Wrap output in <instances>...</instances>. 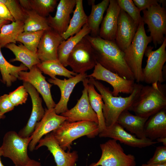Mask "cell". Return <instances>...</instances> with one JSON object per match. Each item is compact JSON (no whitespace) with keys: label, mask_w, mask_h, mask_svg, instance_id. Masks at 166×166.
Listing matches in <instances>:
<instances>
[{"label":"cell","mask_w":166,"mask_h":166,"mask_svg":"<svg viewBox=\"0 0 166 166\" xmlns=\"http://www.w3.org/2000/svg\"><path fill=\"white\" fill-rule=\"evenodd\" d=\"M32 139V135L23 137L14 131L7 132L4 135L1 146L2 156L10 159L15 166L26 164L30 159L27 150Z\"/></svg>","instance_id":"cell-6"},{"label":"cell","mask_w":166,"mask_h":166,"mask_svg":"<svg viewBox=\"0 0 166 166\" xmlns=\"http://www.w3.org/2000/svg\"><path fill=\"white\" fill-rule=\"evenodd\" d=\"M148 118L134 115L128 110L123 111L118 117L117 121L119 124L138 138L145 139L144 131L145 124Z\"/></svg>","instance_id":"cell-24"},{"label":"cell","mask_w":166,"mask_h":166,"mask_svg":"<svg viewBox=\"0 0 166 166\" xmlns=\"http://www.w3.org/2000/svg\"><path fill=\"white\" fill-rule=\"evenodd\" d=\"M24 86L30 96L32 104L31 113L26 125L18 133L21 136L28 137L32 134L36 124L43 117L45 113L42 104V100L39 93L30 83L23 82Z\"/></svg>","instance_id":"cell-17"},{"label":"cell","mask_w":166,"mask_h":166,"mask_svg":"<svg viewBox=\"0 0 166 166\" xmlns=\"http://www.w3.org/2000/svg\"><path fill=\"white\" fill-rule=\"evenodd\" d=\"M88 96L90 105L97 115L99 132L105 129L106 126L102 112L103 101L101 95L96 90L94 86L88 82Z\"/></svg>","instance_id":"cell-32"},{"label":"cell","mask_w":166,"mask_h":166,"mask_svg":"<svg viewBox=\"0 0 166 166\" xmlns=\"http://www.w3.org/2000/svg\"><path fill=\"white\" fill-rule=\"evenodd\" d=\"M68 66L77 73H84L94 68L97 61L93 49L85 37L76 45L68 58Z\"/></svg>","instance_id":"cell-9"},{"label":"cell","mask_w":166,"mask_h":166,"mask_svg":"<svg viewBox=\"0 0 166 166\" xmlns=\"http://www.w3.org/2000/svg\"><path fill=\"white\" fill-rule=\"evenodd\" d=\"M63 40L60 34L52 29L45 30L37 49L38 56L41 62L58 60V47Z\"/></svg>","instance_id":"cell-19"},{"label":"cell","mask_w":166,"mask_h":166,"mask_svg":"<svg viewBox=\"0 0 166 166\" xmlns=\"http://www.w3.org/2000/svg\"><path fill=\"white\" fill-rule=\"evenodd\" d=\"M87 75L85 73L78 74L68 79L61 80L56 77L54 79L50 78L48 80L49 83L58 86L61 91L60 99L54 108L57 114H61L68 109V103L74 87L78 83L87 78Z\"/></svg>","instance_id":"cell-21"},{"label":"cell","mask_w":166,"mask_h":166,"mask_svg":"<svg viewBox=\"0 0 166 166\" xmlns=\"http://www.w3.org/2000/svg\"><path fill=\"white\" fill-rule=\"evenodd\" d=\"M43 146L46 147L52 154L57 166H75L78 158L77 152L76 151L65 152L51 132L40 140L35 150Z\"/></svg>","instance_id":"cell-15"},{"label":"cell","mask_w":166,"mask_h":166,"mask_svg":"<svg viewBox=\"0 0 166 166\" xmlns=\"http://www.w3.org/2000/svg\"><path fill=\"white\" fill-rule=\"evenodd\" d=\"M166 109V86L155 83L143 85L136 99L128 109L135 115L148 118Z\"/></svg>","instance_id":"cell-3"},{"label":"cell","mask_w":166,"mask_h":166,"mask_svg":"<svg viewBox=\"0 0 166 166\" xmlns=\"http://www.w3.org/2000/svg\"><path fill=\"white\" fill-rule=\"evenodd\" d=\"M8 95L10 101L15 106L25 103L27 100L28 93L23 85L10 93Z\"/></svg>","instance_id":"cell-38"},{"label":"cell","mask_w":166,"mask_h":166,"mask_svg":"<svg viewBox=\"0 0 166 166\" xmlns=\"http://www.w3.org/2000/svg\"><path fill=\"white\" fill-rule=\"evenodd\" d=\"M41 71L54 79L57 75L70 78L78 74L67 69L58 60L42 61L36 65Z\"/></svg>","instance_id":"cell-31"},{"label":"cell","mask_w":166,"mask_h":166,"mask_svg":"<svg viewBox=\"0 0 166 166\" xmlns=\"http://www.w3.org/2000/svg\"><path fill=\"white\" fill-rule=\"evenodd\" d=\"M0 2L6 6L15 21L24 22L26 17V12L18 0H0Z\"/></svg>","instance_id":"cell-37"},{"label":"cell","mask_w":166,"mask_h":166,"mask_svg":"<svg viewBox=\"0 0 166 166\" xmlns=\"http://www.w3.org/2000/svg\"><path fill=\"white\" fill-rule=\"evenodd\" d=\"M75 6L68 28L66 31L61 35L64 40L78 32L87 22L88 16L84 10L83 1L76 0Z\"/></svg>","instance_id":"cell-28"},{"label":"cell","mask_w":166,"mask_h":166,"mask_svg":"<svg viewBox=\"0 0 166 166\" xmlns=\"http://www.w3.org/2000/svg\"><path fill=\"white\" fill-rule=\"evenodd\" d=\"M121 9L117 0H109L105 15L100 28L99 36L107 40L115 41L118 19Z\"/></svg>","instance_id":"cell-22"},{"label":"cell","mask_w":166,"mask_h":166,"mask_svg":"<svg viewBox=\"0 0 166 166\" xmlns=\"http://www.w3.org/2000/svg\"><path fill=\"white\" fill-rule=\"evenodd\" d=\"M31 10L41 16L47 18L57 6V0H30Z\"/></svg>","instance_id":"cell-35"},{"label":"cell","mask_w":166,"mask_h":166,"mask_svg":"<svg viewBox=\"0 0 166 166\" xmlns=\"http://www.w3.org/2000/svg\"><path fill=\"white\" fill-rule=\"evenodd\" d=\"M121 9L126 12L137 25L142 21L140 11L132 0H117Z\"/></svg>","instance_id":"cell-36"},{"label":"cell","mask_w":166,"mask_h":166,"mask_svg":"<svg viewBox=\"0 0 166 166\" xmlns=\"http://www.w3.org/2000/svg\"><path fill=\"white\" fill-rule=\"evenodd\" d=\"M28 72L21 71L18 79L31 84L43 98L47 109L53 108L56 104L52 98L51 88L53 85L47 82L45 77L36 65L32 67Z\"/></svg>","instance_id":"cell-13"},{"label":"cell","mask_w":166,"mask_h":166,"mask_svg":"<svg viewBox=\"0 0 166 166\" xmlns=\"http://www.w3.org/2000/svg\"><path fill=\"white\" fill-rule=\"evenodd\" d=\"M166 38L160 47L155 50L147 46L144 54L147 57L146 65L142 69L143 81L148 84L163 83L165 81L164 65L166 61Z\"/></svg>","instance_id":"cell-7"},{"label":"cell","mask_w":166,"mask_h":166,"mask_svg":"<svg viewBox=\"0 0 166 166\" xmlns=\"http://www.w3.org/2000/svg\"><path fill=\"white\" fill-rule=\"evenodd\" d=\"M85 37L93 49L97 62L124 78L135 81L134 75L124 59V52L115 41L104 39L99 36L92 37L88 34Z\"/></svg>","instance_id":"cell-1"},{"label":"cell","mask_w":166,"mask_h":166,"mask_svg":"<svg viewBox=\"0 0 166 166\" xmlns=\"http://www.w3.org/2000/svg\"><path fill=\"white\" fill-rule=\"evenodd\" d=\"M22 166H42V165L39 162L30 159L27 164Z\"/></svg>","instance_id":"cell-44"},{"label":"cell","mask_w":166,"mask_h":166,"mask_svg":"<svg viewBox=\"0 0 166 166\" xmlns=\"http://www.w3.org/2000/svg\"><path fill=\"white\" fill-rule=\"evenodd\" d=\"M142 20L138 25L131 44L124 51V59L137 83L143 81V57L148 45L152 41L151 37L147 35Z\"/></svg>","instance_id":"cell-5"},{"label":"cell","mask_w":166,"mask_h":166,"mask_svg":"<svg viewBox=\"0 0 166 166\" xmlns=\"http://www.w3.org/2000/svg\"><path fill=\"white\" fill-rule=\"evenodd\" d=\"M142 20L146 24L155 46L161 44L166 37V10L161 4L153 6L142 11Z\"/></svg>","instance_id":"cell-10"},{"label":"cell","mask_w":166,"mask_h":166,"mask_svg":"<svg viewBox=\"0 0 166 166\" xmlns=\"http://www.w3.org/2000/svg\"><path fill=\"white\" fill-rule=\"evenodd\" d=\"M25 10L26 17L24 22V31H37L51 29L49 25L47 18L41 16L32 10Z\"/></svg>","instance_id":"cell-33"},{"label":"cell","mask_w":166,"mask_h":166,"mask_svg":"<svg viewBox=\"0 0 166 166\" xmlns=\"http://www.w3.org/2000/svg\"><path fill=\"white\" fill-rule=\"evenodd\" d=\"M2 156V153L1 150V146H0V166H5L2 163L1 160V157Z\"/></svg>","instance_id":"cell-48"},{"label":"cell","mask_w":166,"mask_h":166,"mask_svg":"<svg viewBox=\"0 0 166 166\" xmlns=\"http://www.w3.org/2000/svg\"><path fill=\"white\" fill-rule=\"evenodd\" d=\"M89 78L88 82L94 85L102 97V112L106 127L115 124L121 113L128 110L137 98L143 85L140 83H135L132 92L128 96L116 97L113 95L109 88L93 77Z\"/></svg>","instance_id":"cell-2"},{"label":"cell","mask_w":166,"mask_h":166,"mask_svg":"<svg viewBox=\"0 0 166 166\" xmlns=\"http://www.w3.org/2000/svg\"><path fill=\"white\" fill-rule=\"evenodd\" d=\"M61 147L70 151L73 142L82 136L92 138L98 135V124L89 121L69 122L65 121L51 132Z\"/></svg>","instance_id":"cell-4"},{"label":"cell","mask_w":166,"mask_h":166,"mask_svg":"<svg viewBox=\"0 0 166 166\" xmlns=\"http://www.w3.org/2000/svg\"><path fill=\"white\" fill-rule=\"evenodd\" d=\"M100 146L102 152L101 157L97 163L89 166H136L135 156L125 153L117 140L110 139Z\"/></svg>","instance_id":"cell-8"},{"label":"cell","mask_w":166,"mask_h":166,"mask_svg":"<svg viewBox=\"0 0 166 166\" xmlns=\"http://www.w3.org/2000/svg\"><path fill=\"white\" fill-rule=\"evenodd\" d=\"M109 0H103L95 4V0L91 1V10L88 16L87 22L91 30V36H99L100 25L103 20L104 13L109 5Z\"/></svg>","instance_id":"cell-27"},{"label":"cell","mask_w":166,"mask_h":166,"mask_svg":"<svg viewBox=\"0 0 166 166\" xmlns=\"http://www.w3.org/2000/svg\"><path fill=\"white\" fill-rule=\"evenodd\" d=\"M5 47L11 51L15 56V58L12 59L11 61H20L29 69L41 62L37 53L30 50L22 43L18 45L13 43H10Z\"/></svg>","instance_id":"cell-26"},{"label":"cell","mask_w":166,"mask_h":166,"mask_svg":"<svg viewBox=\"0 0 166 166\" xmlns=\"http://www.w3.org/2000/svg\"><path fill=\"white\" fill-rule=\"evenodd\" d=\"M141 166H166V163L159 165H151L147 164H143Z\"/></svg>","instance_id":"cell-47"},{"label":"cell","mask_w":166,"mask_h":166,"mask_svg":"<svg viewBox=\"0 0 166 166\" xmlns=\"http://www.w3.org/2000/svg\"><path fill=\"white\" fill-rule=\"evenodd\" d=\"M24 31V22L15 21L3 25L0 31V46L2 48L7 44L16 43L18 36Z\"/></svg>","instance_id":"cell-30"},{"label":"cell","mask_w":166,"mask_h":166,"mask_svg":"<svg viewBox=\"0 0 166 166\" xmlns=\"http://www.w3.org/2000/svg\"><path fill=\"white\" fill-rule=\"evenodd\" d=\"M165 163H166V146L157 147L154 155L147 162V164L159 165Z\"/></svg>","instance_id":"cell-39"},{"label":"cell","mask_w":166,"mask_h":166,"mask_svg":"<svg viewBox=\"0 0 166 166\" xmlns=\"http://www.w3.org/2000/svg\"><path fill=\"white\" fill-rule=\"evenodd\" d=\"M93 73L87 75L97 80L105 81L113 88V95L117 96L120 93L131 94L135 85V81L124 78L117 74L103 67L97 62Z\"/></svg>","instance_id":"cell-11"},{"label":"cell","mask_w":166,"mask_h":166,"mask_svg":"<svg viewBox=\"0 0 166 166\" xmlns=\"http://www.w3.org/2000/svg\"><path fill=\"white\" fill-rule=\"evenodd\" d=\"M84 89L82 95L75 105L61 115L66 117V121L74 122L85 121L94 122L98 124L97 114L92 109L89 102L88 92V78L83 81Z\"/></svg>","instance_id":"cell-12"},{"label":"cell","mask_w":166,"mask_h":166,"mask_svg":"<svg viewBox=\"0 0 166 166\" xmlns=\"http://www.w3.org/2000/svg\"><path fill=\"white\" fill-rule=\"evenodd\" d=\"M98 135L101 138H110L127 145L140 148L149 146L157 143L148 138L140 139L137 138L126 131L117 122L111 126L106 127L99 132Z\"/></svg>","instance_id":"cell-16"},{"label":"cell","mask_w":166,"mask_h":166,"mask_svg":"<svg viewBox=\"0 0 166 166\" xmlns=\"http://www.w3.org/2000/svg\"><path fill=\"white\" fill-rule=\"evenodd\" d=\"M76 0H60L57 6L55 15L47 17L49 27L61 35L67 29L70 15L73 12Z\"/></svg>","instance_id":"cell-20"},{"label":"cell","mask_w":166,"mask_h":166,"mask_svg":"<svg viewBox=\"0 0 166 166\" xmlns=\"http://www.w3.org/2000/svg\"><path fill=\"white\" fill-rule=\"evenodd\" d=\"M138 26L126 12L121 9L118 18L115 42L123 52L131 44Z\"/></svg>","instance_id":"cell-18"},{"label":"cell","mask_w":166,"mask_h":166,"mask_svg":"<svg viewBox=\"0 0 166 166\" xmlns=\"http://www.w3.org/2000/svg\"><path fill=\"white\" fill-rule=\"evenodd\" d=\"M67 119L66 117L57 114L54 108L46 109L43 117L36 124L31 135L32 139L28 146L29 150L33 151L35 150L43 136L57 129Z\"/></svg>","instance_id":"cell-14"},{"label":"cell","mask_w":166,"mask_h":166,"mask_svg":"<svg viewBox=\"0 0 166 166\" xmlns=\"http://www.w3.org/2000/svg\"><path fill=\"white\" fill-rule=\"evenodd\" d=\"M5 116L4 115L2 114L0 112V120L5 118Z\"/></svg>","instance_id":"cell-49"},{"label":"cell","mask_w":166,"mask_h":166,"mask_svg":"<svg viewBox=\"0 0 166 166\" xmlns=\"http://www.w3.org/2000/svg\"><path fill=\"white\" fill-rule=\"evenodd\" d=\"M45 31H24L18 36L16 42L21 43L32 52L37 53L38 45Z\"/></svg>","instance_id":"cell-34"},{"label":"cell","mask_w":166,"mask_h":166,"mask_svg":"<svg viewBox=\"0 0 166 166\" xmlns=\"http://www.w3.org/2000/svg\"><path fill=\"white\" fill-rule=\"evenodd\" d=\"M0 46V71L2 77V81L7 87L11 86L18 79L19 72L27 71L29 69L23 64L19 66L12 65L5 59Z\"/></svg>","instance_id":"cell-29"},{"label":"cell","mask_w":166,"mask_h":166,"mask_svg":"<svg viewBox=\"0 0 166 166\" xmlns=\"http://www.w3.org/2000/svg\"><path fill=\"white\" fill-rule=\"evenodd\" d=\"M144 131L146 137L152 140L166 137V110H162L148 118Z\"/></svg>","instance_id":"cell-23"},{"label":"cell","mask_w":166,"mask_h":166,"mask_svg":"<svg viewBox=\"0 0 166 166\" xmlns=\"http://www.w3.org/2000/svg\"><path fill=\"white\" fill-rule=\"evenodd\" d=\"M91 30L87 23L74 35L63 40L59 45L57 50L58 60L65 67L68 65L67 60L70 53L78 43L86 36L90 33Z\"/></svg>","instance_id":"cell-25"},{"label":"cell","mask_w":166,"mask_h":166,"mask_svg":"<svg viewBox=\"0 0 166 166\" xmlns=\"http://www.w3.org/2000/svg\"><path fill=\"white\" fill-rule=\"evenodd\" d=\"M10 21L5 20H0V31L2 26L4 25L9 24Z\"/></svg>","instance_id":"cell-46"},{"label":"cell","mask_w":166,"mask_h":166,"mask_svg":"<svg viewBox=\"0 0 166 166\" xmlns=\"http://www.w3.org/2000/svg\"><path fill=\"white\" fill-rule=\"evenodd\" d=\"M13 22L15 21L6 6L0 2V20Z\"/></svg>","instance_id":"cell-42"},{"label":"cell","mask_w":166,"mask_h":166,"mask_svg":"<svg viewBox=\"0 0 166 166\" xmlns=\"http://www.w3.org/2000/svg\"><path fill=\"white\" fill-rule=\"evenodd\" d=\"M18 1L21 6L25 10H31L30 0H19Z\"/></svg>","instance_id":"cell-43"},{"label":"cell","mask_w":166,"mask_h":166,"mask_svg":"<svg viewBox=\"0 0 166 166\" xmlns=\"http://www.w3.org/2000/svg\"><path fill=\"white\" fill-rule=\"evenodd\" d=\"M14 106L10 101L8 95L5 94L0 97V112L3 115L13 110Z\"/></svg>","instance_id":"cell-40"},{"label":"cell","mask_w":166,"mask_h":166,"mask_svg":"<svg viewBox=\"0 0 166 166\" xmlns=\"http://www.w3.org/2000/svg\"><path fill=\"white\" fill-rule=\"evenodd\" d=\"M157 143H162L164 146H166V137L159 138L156 139Z\"/></svg>","instance_id":"cell-45"},{"label":"cell","mask_w":166,"mask_h":166,"mask_svg":"<svg viewBox=\"0 0 166 166\" xmlns=\"http://www.w3.org/2000/svg\"><path fill=\"white\" fill-rule=\"evenodd\" d=\"M135 6L141 11L147 9L152 6L160 4V0H133Z\"/></svg>","instance_id":"cell-41"}]
</instances>
